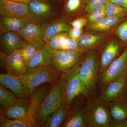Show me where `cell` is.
<instances>
[{"label": "cell", "mask_w": 127, "mask_h": 127, "mask_svg": "<svg viewBox=\"0 0 127 127\" xmlns=\"http://www.w3.org/2000/svg\"><path fill=\"white\" fill-rule=\"evenodd\" d=\"M99 57L100 51L96 49L91 50L80 65L79 77L82 95L86 98L97 94Z\"/></svg>", "instance_id": "cell-1"}, {"label": "cell", "mask_w": 127, "mask_h": 127, "mask_svg": "<svg viewBox=\"0 0 127 127\" xmlns=\"http://www.w3.org/2000/svg\"><path fill=\"white\" fill-rule=\"evenodd\" d=\"M65 100V89L61 76L53 84L51 88L39 106L35 117L36 127H43L48 118Z\"/></svg>", "instance_id": "cell-2"}, {"label": "cell", "mask_w": 127, "mask_h": 127, "mask_svg": "<svg viewBox=\"0 0 127 127\" xmlns=\"http://www.w3.org/2000/svg\"><path fill=\"white\" fill-rule=\"evenodd\" d=\"M86 99L84 119L87 127H110L111 117L108 103L97 94Z\"/></svg>", "instance_id": "cell-3"}, {"label": "cell", "mask_w": 127, "mask_h": 127, "mask_svg": "<svg viewBox=\"0 0 127 127\" xmlns=\"http://www.w3.org/2000/svg\"><path fill=\"white\" fill-rule=\"evenodd\" d=\"M62 73L51 66H40L28 69L22 75H14L31 94L41 84H53Z\"/></svg>", "instance_id": "cell-4"}, {"label": "cell", "mask_w": 127, "mask_h": 127, "mask_svg": "<svg viewBox=\"0 0 127 127\" xmlns=\"http://www.w3.org/2000/svg\"><path fill=\"white\" fill-rule=\"evenodd\" d=\"M60 4L49 0H31L28 4L31 20L41 25L51 22L61 15Z\"/></svg>", "instance_id": "cell-5"}, {"label": "cell", "mask_w": 127, "mask_h": 127, "mask_svg": "<svg viewBox=\"0 0 127 127\" xmlns=\"http://www.w3.org/2000/svg\"><path fill=\"white\" fill-rule=\"evenodd\" d=\"M127 72V46L122 53L98 75L97 89L100 92Z\"/></svg>", "instance_id": "cell-6"}, {"label": "cell", "mask_w": 127, "mask_h": 127, "mask_svg": "<svg viewBox=\"0 0 127 127\" xmlns=\"http://www.w3.org/2000/svg\"><path fill=\"white\" fill-rule=\"evenodd\" d=\"M80 65L77 64L73 68L62 73L61 77L65 89L64 102L69 108L75 97L82 94V89L79 77Z\"/></svg>", "instance_id": "cell-7"}, {"label": "cell", "mask_w": 127, "mask_h": 127, "mask_svg": "<svg viewBox=\"0 0 127 127\" xmlns=\"http://www.w3.org/2000/svg\"><path fill=\"white\" fill-rule=\"evenodd\" d=\"M84 53L79 49L54 51L52 58V66L60 72H64L79 63Z\"/></svg>", "instance_id": "cell-8"}, {"label": "cell", "mask_w": 127, "mask_h": 127, "mask_svg": "<svg viewBox=\"0 0 127 127\" xmlns=\"http://www.w3.org/2000/svg\"><path fill=\"white\" fill-rule=\"evenodd\" d=\"M0 65L13 75H22L27 71V66L18 50L8 55L0 52Z\"/></svg>", "instance_id": "cell-9"}, {"label": "cell", "mask_w": 127, "mask_h": 127, "mask_svg": "<svg viewBox=\"0 0 127 127\" xmlns=\"http://www.w3.org/2000/svg\"><path fill=\"white\" fill-rule=\"evenodd\" d=\"M127 94V72L100 92L99 95L103 100L109 103Z\"/></svg>", "instance_id": "cell-10"}, {"label": "cell", "mask_w": 127, "mask_h": 127, "mask_svg": "<svg viewBox=\"0 0 127 127\" xmlns=\"http://www.w3.org/2000/svg\"><path fill=\"white\" fill-rule=\"evenodd\" d=\"M18 32L25 40L32 44L37 51L46 45L43 28L39 24L32 22Z\"/></svg>", "instance_id": "cell-11"}, {"label": "cell", "mask_w": 127, "mask_h": 127, "mask_svg": "<svg viewBox=\"0 0 127 127\" xmlns=\"http://www.w3.org/2000/svg\"><path fill=\"white\" fill-rule=\"evenodd\" d=\"M87 99L82 98L72 108H69L68 113L62 127H87L84 119V109Z\"/></svg>", "instance_id": "cell-12"}, {"label": "cell", "mask_w": 127, "mask_h": 127, "mask_svg": "<svg viewBox=\"0 0 127 127\" xmlns=\"http://www.w3.org/2000/svg\"><path fill=\"white\" fill-rule=\"evenodd\" d=\"M0 16L31 20L28 4L7 0H0Z\"/></svg>", "instance_id": "cell-13"}, {"label": "cell", "mask_w": 127, "mask_h": 127, "mask_svg": "<svg viewBox=\"0 0 127 127\" xmlns=\"http://www.w3.org/2000/svg\"><path fill=\"white\" fill-rule=\"evenodd\" d=\"M121 47L116 41H110L100 51L98 75L101 74L108 66L122 53Z\"/></svg>", "instance_id": "cell-14"}, {"label": "cell", "mask_w": 127, "mask_h": 127, "mask_svg": "<svg viewBox=\"0 0 127 127\" xmlns=\"http://www.w3.org/2000/svg\"><path fill=\"white\" fill-rule=\"evenodd\" d=\"M0 83L12 92L19 99H28L31 94L14 75L0 73Z\"/></svg>", "instance_id": "cell-15"}, {"label": "cell", "mask_w": 127, "mask_h": 127, "mask_svg": "<svg viewBox=\"0 0 127 127\" xmlns=\"http://www.w3.org/2000/svg\"><path fill=\"white\" fill-rule=\"evenodd\" d=\"M49 92L45 88L41 87L36 89L31 93L30 106L25 119L33 127H36L35 117L37 110Z\"/></svg>", "instance_id": "cell-16"}, {"label": "cell", "mask_w": 127, "mask_h": 127, "mask_svg": "<svg viewBox=\"0 0 127 127\" xmlns=\"http://www.w3.org/2000/svg\"><path fill=\"white\" fill-rule=\"evenodd\" d=\"M0 40L3 52L7 55L23 47L27 42L16 32H5L0 35Z\"/></svg>", "instance_id": "cell-17"}, {"label": "cell", "mask_w": 127, "mask_h": 127, "mask_svg": "<svg viewBox=\"0 0 127 127\" xmlns=\"http://www.w3.org/2000/svg\"><path fill=\"white\" fill-rule=\"evenodd\" d=\"M30 104L28 99H19L17 101L4 108L1 112L10 119H25Z\"/></svg>", "instance_id": "cell-18"}, {"label": "cell", "mask_w": 127, "mask_h": 127, "mask_svg": "<svg viewBox=\"0 0 127 127\" xmlns=\"http://www.w3.org/2000/svg\"><path fill=\"white\" fill-rule=\"evenodd\" d=\"M111 122H119L127 117V94L108 103Z\"/></svg>", "instance_id": "cell-19"}, {"label": "cell", "mask_w": 127, "mask_h": 127, "mask_svg": "<svg viewBox=\"0 0 127 127\" xmlns=\"http://www.w3.org/2000/svg\"><path fill=\"white\" fill-rule=\"evenodd\" d=\"M41 26L46 43L48 39L56 34L61 32H68L72 28L70 23L60 16L51 22Z\"/></svg>", "instance_id": "cell-20"}, {"label": "cell", "mask_w": 127, "mask_h": 127, "mask_svg": "<svg viewBox=\"0 0 127 127\" xmlns=\"http://www.w3.org/2000/svg\"><path fill=\"white\" fill-rule=\"evenodd\" d=\"M32 21L27 18L0 17V34L7 32H18Z\"/></svg>", "instance_id": "cell-21"}, {"label": "cell", "mask_w": 127, "mask_h": 127, "mask_svg": "<svg viewBox=\"0 0 127 127\" xmlns=\"http://www.w3.org/2000/svg\"><path fill=\"white\" fill-rule=\"evenodd\" d=\"M106 36L103 35L93 34L82 35L77 40L78 49L85 53L96 49L104 41Z\"/></svg>", "instance_id": "cell-22"}, {"label": "cell", "mask_w": 127, "mask_h": 127, "mask_svg": "<svg viewBox=\"0 0 127 127\" xmlns=\"http://www.w3.org/2000/svg\"><path fill=\"white\" fill-rule=\"evenodd\" d=\"M126 16L106 17L98 23L89 25L88 29L97 33H106L117 27L124 20Z\"/></svg>", "instance_id": "cell-23"}, {"label": "cell", "mask_w": 127, "mask_h": 127, "mask_svg": "<svg viewBox=\"0 0 127 127\" xmlns=\"http://www.w3.org/2000/svg\"><path fill=\"white\" fill-rule=\"evenodd\" d=\"M53 52V51L46 44L43 47L37 51L35 57L29 62L27 66V70L40 66H52Z\"/></svg>", "instance_id": "cell-24"}, {"label": "cell", "mask_w": 127, "mask_h": 127, "mask_svg": "<svg viewBox=\"0 0 127 127\" xmlns=\"http://www.w3.org/2000/svg\"><path fill=\"white\" fill-rule=\"evenodd\" d=\"M85 6V0H64L60 17L67 21L76 16Z\"/></svg>", "instance_id": "cell-25"}, {"label": "cell", "mask_w": 127, "mask_h": 127, "mask_svg": "<svg viewBox=\"0 0 127 127\" xmlns=\"http://www.w3.org/2000/svg\"><path fill=\"white\" fill-rule=\"evenodd\" d=\"M68 109L66 107L65 102H64L48 118L43 127H60L66 117Z\"/></svg>", "instance_id": "cell-26"}, {"label": "cell", "mask_w": 127, "mask_h": 127, "mask_svg": "<svg viewBox=\"0 0 127 127\" xmlns=\"http://www.w3.org/2000/svg\"><path fill=\"white\" fill-rule=\"evenodd\" d=\"M18 98L12 92L0 85V104L5 108L17 101Z\"/></svg>", "instance_id": "cell-27"}, {"label": "cell", "mask_w": 127, "mask_h": 127, "mask_svg": "<svg viewBox=\"0 0 127 127\" xmlns=\"http://www.w3.org/2000/svg\"><path fill=\"white\" fill-rule=\"evenodd\" d=\"M0 127H32L33 126L25 119H10L1 113L0 116Z\"/></svg>", "instance_id": "cell-28"}, {"label": "cell", "mask_w": 127, "mask_h": 127, "mask_svg": "<svg viewBox=\"0 0 127 127\" xmlns=\"http://www.w3.org/2000/svg\"><path fill=\"white\" fill-rule=\"evenodd\" d=\"M105 12L107 17L126 16L127 9L109 1L105 5Z\"/></svg>", "instance_id": "cell-29"}, {"label": "cell", "mask_w": 127, "mask_h": 127, "mask_svg": "<svg viewBox=\"0 0 127 127\" xmlns=\"http://www.w3.org/2000/svg\"><path fill=\"white\" fill-rule=\"evenodd\" d=\"M18 50L24 59L27 66L30 61L36 55L37 51L36 48L32 44L27 42L23 47Z\"/></svg>", "instance_id": "cell-30"}, {"label": "cell", "mask_w": 127, "mask_h": 127, "mask_svg": "<svg viewBox=\"0 0 127 127\" xmlns=\"http://www.w3.org/2000/svg\"><path fill=\"white\" fill-rule=\"evenodd\" d=\"M89 14L87 18L89 26L100 22L107 17L105 5L95 9Z\"/></svg>", "instance_id": "cell-31"}, {"label": "cell", "mask_w": 127, "mask_h": 127, "mask_svg": "<svg viewBox=\"0 0 127 127\" xmlns=\"http://www.w3.org/2000/svg\"><path fill=\"white\" fill-rule=\"evenodd\" d=\"M65 33L64 32L56 34L46 42V45L53 52L59 51L62 40Z\"/></svg>", "instance_id": "cell-32"}, {"label": "cell", "mask_w": 127, "mask_h": 127, "mask_svg": "<svg viewBox=\"0 0 127 127\" xmlns=\"http://www.w3.org/2000/svg\"><path fill=\"white\" fill-rule=\"evenodd\" d=\"M110 0H85V11L89 14L95 9L105 5Z\"/></svg>", "instance_id": "cell-33"}, {"label": "cell", "mask_w": 127, "mask_h": 127, "mask_svg": "<svg viewBox=\"0 0 127 127\" xmlns=\"http://www.w3.org/2000/svg\"><path fill=\"white\" fill-rule=\"evenodd\" d=\"M116 34L123 41L127 43V19L119 25L116 30Z\"/></svg>", "instance_id": "cell-34"}, {"label": "cell", "mask_w": 127, "mask_h": 127, "mask_svg": "<svg viewBox=\"0 0 127 127\" xmlns=\"http://www.w3.org/2000/svg\"><path fill=\"white\" fill-rule=\"evenodd\" d=\"M72 27L83 29V28L88 23L87 19L84 17H79L70 22Z\"/></svg>", "instance_id": "cell-35"}, {"label": "cell", "mask_w": 127, "mask_h": 127, "mask_svg": "<svg viewBox=\"0 0 127 127\" xmlns=\"http://www.w3.org/2000/svg\"><path fill=\"white\" fill-rule=\"evenodd\" d=\"M82 30L83 29L72 27L68 32V35L71 38L77 40L82 35Z\"/></svg>", "instance_id": "cell-36"}, {"label": "cell", "mask_w": 127, "mask_h": 127, "mask_svg": "<svg viewBox=\"0 0 127 127\" xmlns=\"http://www.w3.org/2000/svg\"><path fill=\"white\" fill-rule=\"evenodd\" d=\"M78 49H79L78 47L77 40L70 37L67 50L73 51Z\"/></svg>", "instance_id": "cell-37"}, {"label": "cell", "mask_w": 127, "mask_h": 127, "mask_svg": "<svg viewBox=\"0 0 127 127\" xmlns=\"http://www.w3.org/2000/svg\"><path fill=\"white\" fill-rule=\"evenodd\" d=\"M110 1L127 9V0H110Z\"/></svg>", "instance_id": "cell-38"}, {"label": "cell", "mask_w": 127, "mask_h": 127, "mask_svg": "<svg viewBox=\"0 0 127 127\" xmlns=\"http://www.w3.org/2000/svg\"><path fill=\"white\" fill-rule=\"evenodd\" d=\"M113 126V127H127V117L125 120L114 123Z\"/></svg>", "instance_id": "cell-39"}, {"label": "cell", "mask_w": 127, "mask_h": 127, "mask_svg": "<svg viewBox=\"0 0 127 127\" xmlns=\"http://www.w3.org/2000/svg\"><path fill=\"white\" fill-rule=\"evenodd\" d=\"M7 0L28 4L31 0Z\"/></svg>", "instance_id": "cell-40"}, {"label": "cell", "mask_w": 127, "mask_h": 127, "mask_svg": "<svg viewBox=\"0 0 127 127\" xmlns=\"http://www.w3.org/2000/svg\"><path fill=\"white\" fill-rule=\"evenodd\" d=\"M49 0L51 1H53L56 2V3H59V4H61L62 2V0Z\"/></svg>", "instance_id": "cell-41"}]
</instances>
